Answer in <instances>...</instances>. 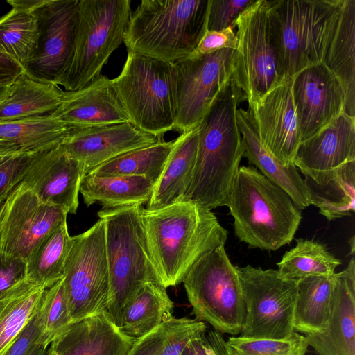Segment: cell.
Instances as JSON below:
<instances>
[{"label": "cell", "mask_w": 355, "mask_h": 355, "mask_svg": "<svg viewBox=\"0 0 355 355\" xmlns=\"http://www.w3.org/2000/svg\"><path fill=\"white\" fill-rule=\"evenodd\" d=\"M62 209L46 204L23 182L8 195L0 213V250L27 260L51 231L67 220Z\"/></svg>", "instance_id": "9a60e30c"}, {"label": "cell", "mask_w": 355, "mask_h": 355, "mask_svg": "<svg viewBox=\"0 0 355 355\" xmlns=\"http://www.w3.org/2000/svg\"><path fill=\"white\" fill-rule=\"evenodd\" d=\"M142 205L102 209L110 284L106 313L120 327L123 313L148 282L162 284L147 244Z\"/></svg>", "instance_id": "277c9868"}, {"label": "cell", "mask_w": 355, "mask_h": 355, "mask_svg": "<svg viewBox=\"0 0 355 355\" xmlns=\"http://www.w3.org/2000/svg\"><path fill=\"white\" fill-rule=\"evenodd\" d=\"M233 27H228L223 31H207L200 40L194 55H207L223 49L236 50L238 39Z\"/></svg>", "instance_id": "bcb514c9"}, {"label": "cell", "mask_w": 355, "mask_h": 355, "mask_svg": "<svg viewBox=\"0 0 355 355\" xmlns=\"http://www.w3.org/2000/svg\"><path fill=\"white\" fill-rule=\"evenodd\" d=\"M68 127L55 116L0 122V154H37L59 146Z\"/></svg>", "instance_id": "484cf974"}, {"label": "cell", "mask_w": 355, "mask_h": 355, "mask_svg": "<svg viewBox=\"0 0 355 355\" xmlns=\"http://www.w3.org/2000/svg\"><path fill=\"white\" fill-rule=\"evenodd\" d=\"M296 245L287 251L277 263L278 274L298 281L310 276H333L341 261L326 246L314 240L298 239Z\"/></svg>", "instance_id": "8d00e7d4"}, {"label": "cell", "mask_w": 355, "mask_h": 355, "mask_svg": "<svg viewBox=\"0 0 355 355\" xmlns=\"http://www.w3.org/2000/svg\"><path fill=\"white\" fill-rule=\"evenodd\" d=\"M37 154L14 155L0 165V203L21 182Z\"/></svg>", "instance_id": "b9f144b4"}, {"label": "cell", "mask_w": 355, "mask_h": 355, "mask_svg": "<svg viewBox=\"0 0 355 355\" xmlns=\"http://www.w3.org/2000/svg\"><path fill=\"white\" fill-rule=\"evenodd\" d=\"M88 172L59 146L37 153L21 182L43 202L76 214L83 179Z\"/></svg>", "instance_id": "ac0fdd59"}, {"label": "cell", "mask_w": 355, "mask_h": 355, "mask_svg": "<svg viewBox=\"0 0 355 355\" xmlns=\"http://www.w3.org/2000/svg\"><path fill=\"white\" fill-rule=\"evenodd\" d=\"M112 81L130 123L159 138L174 130L177 107L175 62L128 52L120 74Z\"/></svg>", "instance_id": "5b68a950"}, {"label": "cell", "mask_w": 355, "mask_h": 355, "mask_svg": "<svg viewBox=\"0 0 355 355\" xmlns=\"http://www.w3.org/2000/svg\"><path fill=\"white\" fill-rule=\"evenodd\" d=\"M206 330L205 322L196 318L173 317L136 340L127 355H181L189 342Z\"/></svg>", "instance_id": "e575fe53"}, {"label": "cell", "mask_w": 355, "mask_h": 355, "mask_svg": "<svg viewBox=\"0 0 355 355\" xmlns=\"http://www.w3.org/2000/svg\"><path fill=\"white\" fill-rule=\"evenodd\" d=\"M245 304L241 337L284 339L294 331L297 281L282 278L277 270L250 265L236 266Z\"/></svg>", "instance_id": "8fae6325"}, {"label": "cell", "mask_w": 355, "mask_h": 355, "mask_svg": "<svg viewBox=\"0 0 355 355\" xmlns=\"http://www.w3.org/2000/svg\"><path fill=\"white\" fill-rule=\"evenodd\" d=\"M14 155L0 154V165L2 164L8 158Z\"/></svg>", "instance_id": "f907efd6"}, {"label": "cell", "mask_w": 355, "mask_h": 355, "mask_svg": "<svg viewBox=\"0 0 355 355\" xmlns=\"http://www.w3.org/2000/svg\"><path fill=\"white\" fill-rule=\"evenodd\" d=\"M334 275L310 276L297 281V296L294 311L295 332L306 335L325 331L331 311Z\"/></svg>", "instance_id": "1f68e13d"}, {"label": "cell", "mask_w": 355, "mask_h": 355, "mask_svg": "<svg viewBox=\"0 0 355 355\" xmlns=\"http://www.w3.org/2000/svg\"><path fill=\"white\" fill-rule=\"evenodd\" d=\"M46 1V0H9L7 3L12 8L33 12Z\"/></svg>", "instance_id": "c3c4849f"}, {"label": "cell", "mask_w": 355, "mask_h": 355, "mask_svg": "<svg viewBox=\"0 0 355 355\" xmlns=\"http://www.w3.org/2000/svg\"><path fill=\"white\" fill-rule=\"evenodd\" d=\"M23 73V67L0 46V86L10 85Z\"/></svg>", "instance_id": "7dc6e473"}, {"label": "cell", "mask_w": 355, "mask_h": 355, "mask_svg": "<svg viewBox=\"0 0 355 355\" xmlns=\"http://www.w3.org/2000/svg\"><path fill=\"white\" fill-rule=\"evenodd\" d=\"M37 19L33 12L12 8L0 17V46L23 68L36 47Z\"/></svg>", "instance_id": "74e56055"}, {"label": "cell", "mask_w": 355, "mask_h": 355, "mask_svg": "<svg viewBox=\"0 0 355 355\" xmlns=\"http://www.w3.org/2000/svg\"><path fill=\"white\" fill-rule=\"evenodd\" d=\"M72 243L67 220L48 234L26 260V279L45 289L64 277L65 261Z\"/></svg>", "instance_id": "836d02e7"}, {"label": "cell", "mask_w": 355, "mask_h": 355, "mask_svg": "<svg viewBox=\"0 0 355 355\" xmlns=\"http://www.w3.org/2000/svg\"><path fill=\"white\" fill-rule=\"evenodd\" d=\"M79 0H46L34 13L36 47L24 67L31 78L57 85L69 62L76 30Z\"/></svg>", "instance_id": "5bb4252c"}, {"label": "cell", "mask_w": 355, "mask_h": 355, "mask_svg": "<svg viewBox=\"0 0 355 355\" xmlns=\"http://www.w3.org/2000/svg\"><path fill=\"white\" fill-rule=\"evenodd\" d=\"M53 115L68 128H85L130 122L112 79L100 76L76 91L63 90Z\"/></svg>", "instance_id": "44dd1931"}, {"label": "cell", "mask_w": 355, "mask_h": 355, "mask_svg": "<svg viewBox=\"0 0 355 355\" xmlns=\"http://www.w3.org/2000/svg\"><path fill=\"white\" fill-rule=\"evenodd\" d=\"M244 99L243 92L231 77L196 126L194 172L205 182L226 183L238 171L243 154L236 112Z\"/></svg>", "instance_id": "30bf717a"}, {"label": "cell", "mask_w": 355, "mask_h": 355, "mask_svg": "<svg viewBox=\"0 0 355 355\" xmlns=\"http://www.w3.org/2000/svg\"><path fill=\"white\" fill-rule=\"evenodd\" d=\"M2 202H1V203H2ZM1 203H0V205H1Z\"/></svg>", "instance_id": "f5cc1de1"}, {"label": "cell", "mask_w": 355, "mask_h": 355, "mask_svg": "<svg viewBox=\"0 0 355 355\" xmlns=\"http://www.w3.org/2000/svg\"><path fill=\"white\" fill-rule=\"evenodd\" d=\"M174 303L162 285L148 282L126 306L121 321L123 333L135 340L173 318Z\"/></svg>", "instance_id": "4dcf8cb0"}, {"label": "cell", "mask_w": 355, "mask_h": 355, "mask_svg": "<svg viewBox=\"0 0 355 355\" xmlns=\"http://www.w3.org/2000/svg\"><path fill=\"white\" fill-rule=\"evenodd\" d=\"M44 290L25 279L0 296V355L37 313Z\"/></svg>", "instance_id": "d6a6232c"}, {"label": "cell", "mask_w": 355, "mask_h": 355, "mask_svg": "<svg viewBox=\"0 0 355 355\" xmlns=\"http://www.w3.org/2000/svg\"><path fill=\"white\" fill-rule=\"evenodd\" d=\"M319 355H355V260L335 273L331 311L324 332L306 334Z\"/></svg>", "instance_id": "7402d4cb"}, {"label": "cell", "mask_w": 355, "mask_h": 355, "mask_svg": "<svg viewBox=\"0 0 355 355\" xmlns=\"http://www.w3.org/2000/svg\"><path fill=\"white\" fill-rule=\"evenodd\" d=\"M225 341L215 330L205 331L191 340L181 355H228Z\"/></svg>", "instance_id": "ee69618b"}, {"label": "cell", "mask_w": 355, "mask_h": 355, "mask_svg": "<svg viewBox=\"0 0 355 355\" xmlns=\"http://www.w3.org/2000/svg\"><path fill=\"white\" fill-rule=\"evenodd\" d=\"M26 277V261L0 250V296Z\"/></svg>", "instance_id": "f6af8a7d"}, {"label": "cell", "mask_w": 355, "mask_h": 355, "mask_svg": "<svg viewBox=\"0 0 355 355\" xmlns=\"http://www.w3.org/2000/svg\"><path fill=\"white\" fill-rule=\"evenodd\" d=\"M310 204L332 220L350 216L355 210V161L313 179L305 177Z\"/></svg>", "instance_id": "83f0119b"}, {"label": "cell", "mask_w": 355, "mask_h": 355, "mask_svg": "<svg viewBox=\"0 0 355 355\" xmlns=\"http://www.w3.org/2000/svg\"><path fill=\"white\" fill-rule=\"evenodd\" d=\"M10 85L0 86V103L5 98Z\"/></svg>", "instance_id": "681fc988"}, {"label": "cell", "mask_w": 355, "mask_h": 355, "mask_svg": "<svg viewBox=\"0 0 355 355\" xmlns=\"http://www.w3.org/2000/svg\"><path fill=\"white\" fill-rule=\"evenodd\" d=\"M63 90L36 81L24 73L8 87L0 103V122L52 114L61 103Z\"/></svg>", "instance_id": "f1b7e54d"}, {"label": "cell", "mask_w": 355, "mask_h": 355, "mask_svg": "<svg viewBox=\"0 0 355 355\" xmlns=\"http://www.w3.org/2000/svg\"><path fill=\"white\" fill-rule=\"evenodd\" d=\"M234 53V49H223L207 55L191 53L175 62V130L182 133L198 125L216 96L232 77Z\"/></svg>", "instance_id": "4fadbf2b"}, {"label": "cell", "mask_w": 355, "mask_h": 355, "mask_svg": "<svg viewBox=\"0 0 355 355\" xmlns=\"http://www.w3.org/2000/svg\"><path fill=\"white\" fill-rule=\"evenodd\" d=\"M322 63L340 80L346 98L345 112L355 117V0H342Z\"/></svg>", "instance_id": "4316f807"}, {"label": "cell", "mask_w": 355, "mask_h": 355, "mask_svg": "<svg viewBox=\"0 0 355 355\" xmlns=\"http://www.w3.org/2000/svg\"><path fill=\"white\" fill-rule=\"evenodd\" d=\"M163 141L130 122L105 125L68 128L60 144L71 158L90 170L128 152ZM88 173V172H87Z\"/></svg>", "instance_id": "e0dca14e"}, {"label": "cell", "mask_w": 355, "mask_h": 355, "mask_svg": "<svg viewBox=\"0 0 355 355\" xmlns=\"http://www.w3.org/2000/svg\"><path fill=\"white\" fill-rule=\"evenodd\" d=\"M142 220L152 259L166 288L182 283L196 261L225 245L227 239L214 214L191 200L143 209Z\"/></svg>", "instance_id": "6da1fadb"}, {"label": "cell", "mask_w": 355, "mask_h": 355, "mask_svg": "<svg viewBox=\"0 0 355 355\" xmlns=\"http://www.w3.org/2000/svg\"><path fill=\"white\" fill-rule=\"evenodd\" d=\"M308 346L305 336L295 331L280 340L230 336L225 341L228 355H305Z\"/></svg>", "instance_id": "ab89813d"}, {"label": "cell", "mask_w": 355, "mask_h": 355, "mask_svg": "<svg viewBox=\"0 0 355 355\" xmlns=\"http://www.w3.org/2000/svg\"><path fill=\"white\" fill-rule=\"evenodd\" d=\"M237 124L241 135L243 156L261 173L283 189L299 209L309 207L310 198L304 179L294 165H285L262 144L254 120L250 110L238 108Z\"/></svg>", "instance_id": "cb8c5ba5"}, {"label": "cell", "mask_w": 355, "mask_h": 355, "mask_svg": "<svg viewBox=\"0 0 355 355\" xmlns=\"http://www.w3.org/2000/svg\"><path fill=\"white\" fill-rule=\"evenodd\" d=\"M193 313L221 334H240L245 318L241 283L224 245L203 255L182 281Z\"/></svg>", "instance_id": "ba28073f"}, {"label": "cell", "mask_w": 355, "mask_h": 355, "mask_svg": "<svg viewBox=\"0 0 355 355\" xmlns=\"http://www.w3.org/2000/svg\"><path fill=\"white\" fill-rule=\"evenodd\" d=\"M175 141V139L162 141L128 152L90 170L87 174L140 176L155 185L162 173Z\"/></svg>", "instance_id": "d590c367"}, {"label": "cell", "mask_w": 355, "mask_h": 355, "mask_svg": "<svg viewBox=\"0 0 355 355\" xmlns=\"http://www.w3.org/2000/svg\"><path fill=\"white\" fill-rule=\"evenodd\" d=\"M249 110L263 145L285 165L293 161L301 143L292 94V78H284Z\"/></svg>", "instance_id": "d6986e66"}, {"label": "cell", "mask_w": 355, "mask_h": 355, "mask_svg": "<svg viewBox=\"0 0 355 355\" xmlns=\"http://www.w3.org/2000/svg\"><path fill=\"white\" fill-rule=\"evenodd\" d=\"M227 206L235 235L250 248L277 250L291 243L302 219L289 195L252 166L239 168Z\"/></svg>", "instance_id": "7a4b0ae2"}, {"label": "cell", "mask_w": 355, "mask_h": 355, "mask_svg": "<svg viewBox=\"0 0 355 355\" xmlns=\"http://www.w3.org/2000/svg\"><path fill=\"white\" fill-rule=\"evenodd\" d=\"M209 0H143L123 35L128 52L169 62L191 54L207 31Z\"/></svg>", "instance_id": "3957f363"}, {"label": "cell", "mask_w": 355, "mask_h": 355, "mask_svg": "<svg viewBox=\"0 0 355 355\" xmlns=\"http://www.w3.org/2000/svg\"><path fill=\"white\" fill-rule=\"evenodd\" d=\"M256 0H209L207 31H223L235 28L240 14Z\"/></svg>", "instance_id": "60d3db41"}, {"label": "cell", "mask_w": 355, "mask_h": 355, "mask_svg": "<svg viewBox=\"0 0 355 355\" xmlns=\"http://www.w3.org/2000/svg\"><path fill=\"white\" fill-rule=\"evenodd\" d=\"M355 161V117L345 112L302 142L293 164L313 179Z\"/></svg>", "instance_id": "ffe728a7"}, {"label": "cell", "mask_w": 355, "mask_h": 355, "mask_svg": "<svg viewBox=\"0 0 355 355\" xmlns=\"http://www.w3.org/2000/svg\"><path fill=\"white\" fill-rule=\"evenodd\" d=\"M63 282L72 323L107 311L110 284L101 219L72 236Z\"/></svg>", "instance_id": "7c38bea8"}, {"label": "cell", "mask_w": 355, "mask_h": 355, "mask_svg": "<svg viewBox=\"0 0 355 355\" xmlns=\"http://www.w3.org/2000/svg\"><path fill=\"white\" fill-rule=\"evenodd\" d=\"M131 13L129 0H79L71 56L57 85L76 91L100 76L123 42Z\"/></svg>", "instance_id": "52a82bcc"}, {"label": "cell", "mask_w": 355, "mask_h": 355, "mask_svg": "<svg viewBox=\"0 0 355 355\" xmlns=\"http://www.w3.org/2000/svg\"><path fill=\"white\" fill-rule=\"evenodd\" d=\"M292 94L301 143L345 112L343 85L323 63L295 75L292 78Z\"/></svg>", "instance_id": "2e32d148"}, {"label": "cell", "mask_w": 355, "mask_h": 355, "mask_svg": "<svg viewBox=\"0 0 355 355\" xmlns=\"http://www.w3.org/2000/svg\"><path fill=\"white\" fill-rule=\"evenodd\" d=\"M135 340L102 312L71 324L51 341L47 355H127Z\"/></svg>", "instance_id": "603a6c76"}, {"label": "cell", "mask_w": 355, "mask_h": 355, "mask_svg": "<svg viewBox=\"0 0 355 355\" xmlns=\"http://www.w3.org/2000/svg\"><path fill=\"white\" fill-rule=\"evenodd\" d=\"M4 202V201H3ZM3 202L0 205V213H1V208H2V205L3 204Z\"/></svg>", "instance_id": "816d5d0a"}, {"label": "cell", "mask_w": 355, "mask_h": 355, "mask_svg": "<svg viewBox=\"0 0 355 355\" xmlns=\"http://www.w3.org/2000/svg\"><path fill=\"white\" fill-rule=\"evenodd\" d=\"M154 184L146 178L132 175L101 176L87 174L80 188L84 203H98L103 209L147 204Z\"/></svg>", "instance_id": "f546056e"}, {"label": "cell", "mask_w": 355, "mask_h": 355, "mask_svg": "<svg viewBox=\"0 0 355 355\" xmlns=\"http://www.w3.org/2000/svg\"><path fill=\"white\" fill-rule=\"evenodd\" d=\"M198 150L196 127L181 133L154 185L147 209L154 210L184 199L193 176Z\"/></svg>", "instance_id": "d4e9b609"}, {"label": "cell", "mask_w": 355, "mask_h": 355, "mask_svg": "<svg viewBox=\"0 0 355 355\" xmlns=\"http://www.w3.org/2000/svg\"><path fill=\"white\" fill-rule=\"evenodd\" d=\"M37 313L38 310L3 355H42L43 354L45 348L38 327Z\"/></svg>", "instance_id": "7bdbcfd3"}, {"label": "cell", "mask_w": 355, "mask_h": 355, "mask_svg": "<svg viewBox=\"0 0 355 355\" xmlns=\"http://www.w3.org/2000/svg\"><path fill=\"white\" fill-rule=\"evenodd\" d=\"M37 322L45 349L72 324L63 278L44 290L38 309Z\"/></svg>", "instance_id": "f35d334b"}, {"label": "cell", "mask_w": 355, "mask_h": 355, "mask_svg": "<svg viewBox=\"0 0 355 355\" xmlns=\"http://www.w3.org/2000/svg\"><path fill=\"white\" fill-rule=\"evenodd\" d=\"M235 25L238 45L232 78L250 107L284 79L269 0H256Z\"/></svg>", "instance_id": "9c48e42d"}, {"label": "cell", "mask_w": 355, "mask_h": 355, "mask_svg": "<svg viewBox=\"0 0 355 355\" xmlns=\"http://www.w3.org/2000/svg\"><path fill=\"white\" fill-rule=\"evenodd\" d=\"M279 42L282 73L292 78L322 63L342 0H269Z\"/></svg>", "instance_id": "8992f818"}]
</instances>
